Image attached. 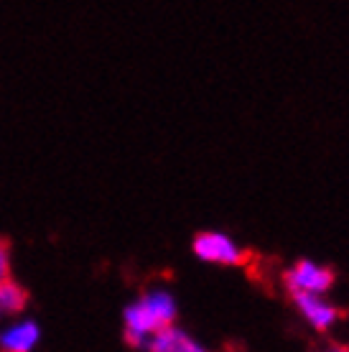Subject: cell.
<instances>
[{
	"label": "cell",
	"mask_w": 349,
	"mask_h": 352,
	"mask_svg": "<svg viewBox=\"0 0 349 352\" xmlns=\"http://www.w3.org/2000/svg\"><path fill=\"white\" fill-rule=\"evenodd\" d=\"M10 278V248L5 240H0V286Z\"/></svg>",
	"instance_id": "obj_7"
},
{
	"label": "cell",
	"mask_w": 349,
	"mask_h": 352,
	"mask_svg": "<svg viewBox=\"0 0 349 352\" xmlns=\"http://www.w3.org/2000/svg\"><path fill=\"white\" fill-rule=\"evenodd\" d=\"M283 283H286L289 294H296V291H301V294H329L334 286V271L329 265L301 258L291 268H286Z\"/></svg>",
	"instance_id": "obj_3"
},
{
	"label": "cell",
	"mask_w": 349,
	"mask_h": 352,
	"mask_svg": "<svg viewBox=\"0 0 349 352\" xmlns=\"http://www.w3.org/2000/svg\"><path fill=\"white\" fill-rule=\"evenodd\" d=\"M176 317H179V304L174 294L164 286L148 289L122 311V337L131 347L143 350L148 337L164 327L176 324Z\"/></svg>",
	"instance_id": "obj_1"
},
{
	"label": "cell",
	"mask_w": 349,
	"mask_h": 352,
	"mask_svg": "<svg viewBox=\"0 0 349 352\" xmlns=\"http://www.w3.org/2000/svg\"><path fill=\"white\" fill-rule=\"evenodd\" d=\"M291 301H293L298 314L306 319V324L314 327L316 332H329L339 322V309L326 299V294H301V291H296V294H291Z\"/></svg>",
	"instance_id": "obj_4"
},
{
	"label": "cell",
	"mask_w": 349,
	"mask_h": 352,
	"mask_svg": "<svg viewBox=\"0 0 349 352\" xmlns=\"http://www.w3.org/2000/svg\"><path fill=\"white\" fill-rule=\"evenodd\" d=\"M28 307V291L13 278L0 286V322L10 317H21Z\"/></svg>",
	"instance_id": "obj_6"
},
{
	"label": "cell",
	"mask_w": 349,
	"mask_h": 352,
	"mask_svg": "<svg viewBox=\"0 0 349 352\" xmlns=\"http://www.w3.org/2000/svg\"><path fill=\"white\" fill-rule=\"evenodd\" d=\"M181 352H210V350H207V347H204V344H199V342H196V340H192V342L186 344V347H183Z\"/></svg>",
	"instance_id": "obj_8"
},
{
	"label": "cell",
	"mask_w": 349,
	"mask_h": 352,
	"mask_svg": "<svg viewBox=\"0 0 349 352\" xmlns=\"http://www.w3.org/2000/svg\"><path fill=\"white\" fill-rule=\"evenodd\" d=\"M194 256L212 265H245L247 253L245 248L232 240L227 232H219V230H207L199 232L192 243Z\"/></svg>",
	"instance_id": "obj_2"
},
{
	"label": "cell",
	"mask_w": 349,
	"mask_h": 352,
	"mask_svg": "<svg viewBox=\"0 0 349 352\" xmlns=\"http://www.w3.org/2000/svg\"><path fill=\"white\" fill-rule=\"evenodd\" d=\"M326 352H349V350H347V347H329Z\"/></svg>",
	"instance_id": "obj_9"
},
{
	"label": "cell",
	"mask_w": 349,
	"mask_h": 352,
	"mask_svg": "<svg viewBox=\"0 0 349 352\" xmlns=\"http://www.w3.org/2000/svg\"><path fill=\"white\" fill-rule=\"evenodd\" d=\"M41 340V327L28 317L0 322V352H34Z\"/></svg>",
	"instance_id": "obj_5"
}]
</instances>
